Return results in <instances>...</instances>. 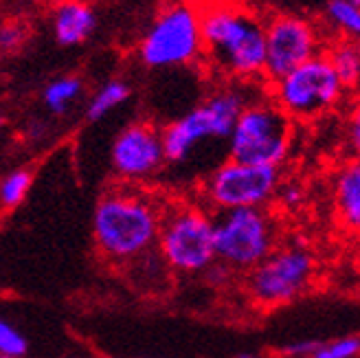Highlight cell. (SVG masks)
<instances>
[{
	"label": "cell",
	"mask_w": 360,
	"mask_h": 358,
	"mask_svg": "<svg viewBox=\"0 0 360 358\" xmlns=\"http://www.w3.org/2000/svg\"><path fill=\"white\" fill-rule=\"evenodd\" d=\"M200 5L202 60L218 75L253 84L264 82L266 20L240 0H207Z\"/></svg>",
	"instance_id": "cell-1"
},
{
	"label": "cell",
	"mask_w": 360,
	"mask_h": 358,
	"mask_svg": "<svg viewBox=\"0 0 360 358\" xmlns=\"http://www.w3.org/2000/svg\"><path fill=\"white\" fill-rule=\"evenodd\" d=\"M165 209L143 191L112 189L101 196L93 213L99 253L115 264H130L152 253Z\"/></svg>",
	"instance_id": "cell-2"
},
{
	"label": "cell",
	"mask_w": 360,
	"mask_h": 358,
	"mask_svg": "<svg viewBox=\"0 0 360 358\" xmlns=\"http://www.w3.org/2000/svg\"><path fill=\"white\" fill-rule=\"evenodd\" d=\"M266 95L295 123H310L328 117L349 99L326 53L273 82H266Z\"/></svg>",
	"instance_id": "cell-3"
},
{
	"label": "cell",
	"mask_w": 360,
	"mask_h": 358,
	"mask_svg": "<svg viewBox=\"0 0 360 358\" xmlns=\"http://www.w3.org/2000/svg\"><path fill=\"white\" fill-rule=\"evenodd\" d=\"M250 99L253 95L246 91L242 82L218 88L202 103L172 121L160 132L165 158L169 163H183L205 141H229L233 125Z\"/></svg>",
	"instance_id": "cell-4"
},
{
	"label": "cell",
	"mask_w": 360,
	"mask_h": 358,
	"mask_svg": "<svg viewBox=\"0 0 360 358\" xmlns=\"http://www.w3.org/2000/svg\"><path fill=\"white\" fill-rule=\"evenodd\" d=\"M295 121L285 117L275 101L255 95L238 117L229 136V158L248 165L281 167L292 150Z\"/></svg>",
	"instance_id": "cell-5"
},
{
	"label": "cell",
	"mask_w": 360,
	"mask_h": 358,
	"mask_svg": "<svg viewBox=\"0 0 360 358\" xmlns=\"http://www.w3.org/2000/svg\"><path fill=\"white\" fill-rule=\"evenodd\" d=\"M215 262L233 273H248L279 246L277 220L268 207L213 213Z\"/></svg>",
	"instance_id": "cell-6"
},
{
	"label": "cell",
	"mask_w": 360,
	"mask_h": 358,
	"mask_svg": "<svg viewBox=\"0 0 360 358\" xmlns=\"http://www.w3.org/2000/svg\"><path fill=\"white\" fill-rule=\"evenodd\" d=\"M148 68H176L202 60L200 5L193 0H172L154 18L139 46Z\"/></svg>",
	"instance_id": "cell-7"
},
{
	"label": "cell",
	"mask_w": 360,
	"mask_h": 358,
	"mask_svg": "<svg viewBox=\"0 0 360 358\" xmlns=\"http://www.w3.org/2000/svg\"><path fill=\"white\" fill-rule=\"evenodd\" d=\"M156 250L174 273H205L215 264L213 213L200 205H178L167 209L163 213Z\"/></svg>",
	"instance_id": "cell-8"
},
{
	"label": "cell",
	"mask_w": 360,
	"mask_h": 358,
	"mask_svg": "<svg viewBox=\"0 0 360 358\" xmlns=\"http://www.w3.org/2000/svg\"><path fill=\"white\" fill-rule=\"evenodd\" d=\"M314 253L299 242L279 244L264 262L246 273V295L259 308H281L312 288Z\"/></svg>",
	"instance_id": "cell-9"
},
{
	"label": "cell",
	"mask_w": 360,
	"mask_h": 358,
	"mask_svg": "<svg viewBox=\"0 0 360 358\" xmlns=\"http://www.w3.org/2000/svg\"><path fill=\"white\" fill-rule=\"evenodd\" d=\"M281 181V167L248 165L229 158L207 176L202 183V200L213 213L268 207L275 200Z\"/></svg>",
	"instance_id": "cell-10"
},
{
	"label": "cell",
	"mask_w": 360,
	"mask_h": 358,
	"mask_svg": "<svg viewBox=\"0 0 360 358\" xmlns=\"http://www.w3.org/2000/svg\"><path fill=\"white\" fill-rule=\"evenodd\" d=\"M321 23L299 13H275L266 20V68L264 84L273 82L288 70L321 56L328 46Z\"/></svg>",
	"instance_id": "cell-11"
},
{
	"label": "cell",
	"mask_w": 360,
	"mask_h": 358,
	"mask_svg": "<svg viewBox=\"0 0 360 358\" xmlns=\"http://www.w3.org/2000/svg\"><path fill=\"white\" fill-rule=\"evenodd\" d=\"M112 170L123 181H146L167 163L163 136L150 123H132L112 143Z\"/></svg>",
	"instance_id": "cell-12"
},
{
	"label": "cell",
	"mask_w": 360,
	"mask_h": 358,
	"mask_svg": "<svg viewBox=\"0 0 360 358\" xmlns=\"http://www.w3.org/2000/svg\"><path fill=\"white\" fill-rule=\"evenodd\" d=\"M330 198L336 224L360 236V160L345 158L330 178Z\"/></svg>",
	"instance_id": "cell-13"
},
{
	"label": "cell",
	"mask_w": 360,
	"mask_h": 358,
	"mask_svg": "<svg viewBox=\"0 0 360 358\" xmlns=\"http://www.w3.org/2000/svg\"><path fill=\"white\" fill-rule=\"evenodd\" d=\"M97 15L82 0H64L53 13V33L62 46H75L90 38L95 31Z\"/></svg>",
	"instance_id": "cell-14"
},
{
	"label": "cell",
	"mask_w": 360,
	"mask_h": 358,
	"mask_svg": "<svg viewBox=\"0 0 360 358\" xmlns=\"http://www.w3.org/2000/svg\"><path fill=\"white\" fill-rule=\"evenodd\" d=\"M326 58L330 60L334 73L349 95L360 91V51L354 40L330 38L326 46Z\"/></svg>",
	"instance_id": "cell-15"
},
{
	"label": "cell",
	"mask_w": 360,
	"mask_h": 358,
	"mask_svg": "<svg viewBox=\"0 0 360 358\" xmlns=\"http://www.w3.org/2000/svg\"><path fill=\"white\" fill-rule=\"evenodd\" d=\"M323 23L334 33L332 38L360 40V7L352 0H326L323 5Z\"/></svg>",
	"instance_id": "cell-16"
},
{
	"label": "cell",
	"mask_w": 360,
	"mask_h": 358,
	"mask_svg": "<svg viewBox=\"0 0 360 358\" xmlns=\"http://www.w3.org/2000/svg\"><path fill=\"white\" fill-rule=\"evenodd\" d=\"M132 95L130 84H125L121 79H110L105 82L99 91L90 99L88 108H86V117L88 121H101L103 117H108L112 110H117L121 103H125Z\"/></svg>",
	"instance_id": "cell-17"
},
{
	"label": "cell",
	"mask_w": 360,
	"mask_h": 358,
	"mask_svg": "<svg viewBox=\"0 0 360 358\" xmlns=\"http://www.w3.org/2000/svg\"><path fill=\"white\" fill-rule=\"evenodd\" d=\"M82 91H84V84L79 77L64 75V77H58L46 84L44 93H42V101L51 113L64 115L68 110V106L79 99Z\"/></svg>",
	"instance_id": "cell-18"
},
{
	"label": "cell",
	"mask_w": 360,
	"mask_h": 358,
	"mask_svg": "<svg viewBox=\"0 0 360 358\" xmlns=\"http://www.w3.org/2000/svg\"><path fill=\"white\" fill-rule=\"evenodd\" d=\"M33 174L29 170H13L0 181V205L5 209H15L25 203L31 191Z\"/></svg>",
	"instance_id": "cell-19"
},
{
	"label": "cell",
	"mask_w": 360,
	"mask_h": 358,
	"mask_svg": "<svg viewBox=\"0 0 360 358\" xmlns=\"http://www.w3.org/2000/svg\"><path fill=\"white\" fill-rule=\"evenodd\" d=\"M360 336H338L330 341H319L310 358H358Z\"/></svg>",
	"instance_id": "cell-20"
},
{
	"label": "cell",
	"mask_w": 360,
	"mask_h": 358,
	"mask_svg": "<svg viewBox=\"0 0 360 358\" xmlns=\"http://www.w3.org/2000/svg\"><path fill=\"white\" fill-rule=\"evenodd\" d=\"M345 146L349 158L360 160V91L352 95L345 110Z\"/></svg>",
	"instance_id": "cell-21"
},
{
	"label": "cell",
	"mask_w": 360,
	"mask_h": 358,
	"mask_svg": "<svg viewBox=\"0 0 360 358\" xmlns=\"http://www.w3.org/2000/svg\"><path fill=\"white\" fill-rule=\"evenodd\" d=\"M29 352V341L27 336L18 330L9 319L0 314V354L22 358Z\"/></svg>",
	"instance_id": "cell-22"
},
{
	"label": "cell",
	"mask_w": 360,
	"mask_h": 358,
	"mask_svg": "<svg viewBox=\"0 0 360 358\" xmlns=\"http://www.w3.org/2000/svg\"><path fill=\"white\" fill-rule=\"evenodd\" d=\"M305 198H308V191H305V187L299 181H281L273 203H277L279 209L292 213L305 205Z\"/></svg>",
	"instance_id": "cell-23"
},
{
	"label": "cell",
	"mask_w": 360,
	"mask_h": 358,
	"mask_svg": "<svg viewBox=\"0 0 360 358\" xmlns=\"http://www.w3.org/2000/svg\"><path fill=\"white\" fill-rule=\"evenodd\" d=\"M25 40V29L18 23H7L0 27V49L3 51H15Z\"/></svg>",
	"instance_id": "cell-24"
},
{
	"label": "cell",
	"mask_w": 360,
	"mask_h": 358,
	"mask_svg": "<svg viewBox=\"0 0 360 358\" xmlns=\"http://www.w3.org/2000/svg\"><path fill=\"white\" fill-rule=\"evenodd\" d=\"M316 345H319V341H297V343H288L285 347H283V354L288 356V358H310L312 354H314V350H316Z\"/></svg>",
	"instance_id": "cell-25"
},
{
	"label": "cell",
	"mask_w": 360,
	"mask_h": 358,
	"mask_svg": "<svg viewBox=\"0 0 360 358\" xmlns=\"http://www.w3.org/2000/svg\"><path fill=\"white\" fill-rule=\"evenodd\" d=\"M236 358H264V356H259V354H240Z\"/></svg>",
	"instance_id": "cell-26"
},
{
	"label": "cell",
	"mask_w": 360,
	"mask_h": 358,
	"mask_svg": "<svg viewBox=\"0 0 360 358\" xmlns=\"http://www.w3.org/2000/svg\"><path fill=\"white\" fill-rule=\"evenodd\" d=\"M3 125H5V117H3V115H0V128H3Z\"/></svg>",
	"instance_id": "cell-27"
},
{
	"label": "cell",
	"mask_w": 360,
	"mask_h": 358,
	"mask_svg": "<svg viewBox=\"0 0 360 358\" xmlns=\"http://www.w3.org/2000/svg\"><path fill=\"white\" fill-rule=\"evenodd\" d=\"M356 257H358V262H360V244H358V250H356Z\"/></svg>",
	"instance_id": "cell-28"
},
{
	"label": "cell",
	"mask_w": 360,
	"mask_h": 358,
	"mask_svg": "<svg viewBox=\"0 0 360 358\" xmlns=\"http://www.w3.org/2000/svg\"><path fill=\"white\" fill-rule=\"evenodd\" d=\"M352 3H354V5H358V7H360V0H352Z\"/></svg>",
	"instance_id": "cell-29"
},
{
	"label": "cell",
	"mask_w": 360,
	"mask_h": 358,
	"mask_svg": "<svg viewBox=\"0 0 360 358\" xmlns=\"http://www.w3.org/2000/svg\"><path fill=\"white\" fill-rule=\"evenodd\" d=\"M0 358H13V356H5V354H0Z\"/></svg>",
	"instance_id": "cell-30"
},
{
	"label": "cell",
	"mask_w": 360,
	"mask_h": 358,
	"mask_svg": "<svg viewBox=\"0 0 360 358\" xmlns=\"http://www.w3.org/2000/svg\"><path fill=\"white\" fill-rule=\"evenodd\" d=\"M356 44H358V51H360V40H358V42H356Z\"/></svg>",
	"instance_id": "cell-31"
}]
</instances>
